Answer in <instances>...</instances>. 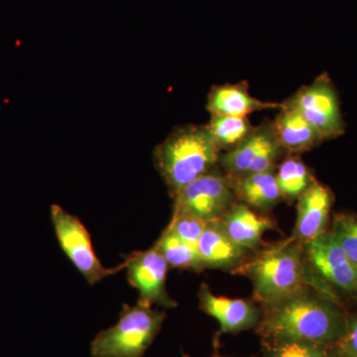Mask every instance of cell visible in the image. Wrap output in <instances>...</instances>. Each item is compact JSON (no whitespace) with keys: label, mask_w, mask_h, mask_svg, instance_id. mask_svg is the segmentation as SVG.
<instances>
[{"label":"cell","mask_w":357,"mask_h":357,"mask_svg":"<svg viewBox=\"0 0 357 357\" xmlns=\"http://www.w3.org/2000/svg\"><path fill=\"white\" fill-rule=\"evenodd\" d=\"M330 299L306 288L263 305L258 333L264 340H293L317 344L338 342L347 324Z\"/></svg>","instance_id":"obj_1"},{"label":"cell","mask_w":357,"mask_h":357,"mask_svg":"<svg viewBox=\"0 0 357 357\" xmlns=\"http://www.w3.org/2000/svg\"><path fill=\"white\" fill-rule=\"evenodd\" d=\"M234 271L250 279L255 299L262 305L283 299L307 286L333 298L330 288L310 271L304 245L293 237L258 251Z\"/></svg>","instance_id":"obj_2"},{"label":"cell","mask_w":357,"mask_h":357,"mask_svg":"<svg viewBox=\"0 0 357 357\" xmlns=\"http://www.w3.org/2000/svg\"><path fill=\"white\" fill-rule=\"evenodd\" d=\"M220 150L206 126H181L155 148L153 158L172 197L215 168Z\"/></svg>","instance_id":"obj_3"},{"label":"cell","mask_w":357,"mask_h":357,"mask_svg":"<svg viewBox=\"0 0 357 357\" xmlns=\"http://www.w3.org/2000/svg\"><path fill=\"white\" fill-rule=\"evenodd\" d=\"M165 312L139 304L124 305L119 323L102 331L93 340V357H143L165 319Z\"/></svg>","instance_id":"obj_4"},{"label":"cell","mask_w":357,"mask_h":357,"mask_svg":"<svg viewBox=\"0 0 357 357\" xmlns=\"http://www.w3.org/2000/svg\"><path fill=\"white\" fill-rule=\"evenodd\" d=\"M173 199V213L211 222L220 220L236 203V197L229 178L213 168L182 188Z\"/></svg>","instance_id":"obj_5"},{"label":"cell","mask_w":357,"mask_h":357,"mask_svg":"<svg viewBox=\"0 0 357 357\" xmlns=\"http://www.w3.org/2000/svg\"><path fill=\"white\" fill-rule=\"evenodd\" d=\"M51 220L61 248L91 285L126 268L124 262L115 268L103 266L93 250L88 229L58 204L51 206Z\"/></svg>","instance_id":"obj_6"},{"label":"cell","mask_w":357,"mask_h":357,"mask_svg":"<svg viewBox=\"0 0 357 357\" xmlns=\"http://www.w3.org/2000/svg\"><path fill=\"white\" fill-rule=\"evenodd\" d=\"M286 154L282 149L272 121L255 126L253 132L236 149L220 154L218 163L229 180L277 168V162Z\"/></svg>","instance_id":"obj_7"},{"label":"cell","mask_w":357,"mask_h":357,"mask_svg":"<svg viewBox=\"0 0 357 357\" xmlns=\"http://www.w3.org/2000/svg\"><path fill=\"white\" fill-rule=\"evenodd\" d=\"M283 103L297 110L318 131L323 140L344 132L337 91L325 75L317 77L312 84L303 86Z\"/></svg>","instance_id":"obj_8"},{"label":"cell","mask_w":357,"mask_h":357,"mask_svg":"<svg viewBox=\"0 0 357 357\" xmlns=\"http://www.w3.org/2000/svg\"><path fill=\"white\" fill-rule=\"evenodd\" d=\"M310 271L326 285L345 292H357V266L331 232H325L304 245Z\"/></svg>","instance_id":"obj_9"},{"label":"cell","mask_w":357,"mask_h":357,"mask_svg":"<svg viewBox=\"0 0 357 357\" xmlns=\"http://www.w3.org/2000/svg\"><path fill=\"white\" fill-rule=\"evenodd\" d=\"M128 280L139 291V304L152 307H176L166 290L169 264L156 248L131 253L126 258Z\"/></svg>","instance_id":"obj_10"},{"label":"cell","mask_w":357,"mask_h":357,"mask_svg":"<svg viewBox=\"0 0 357 357\" xmlns=\"http://www.w3.org/2000/svg\"><path fill=\"white\" fill-rule=\"evenodd\" d=\"M297 201L298 215L292 237L305 245L325 234L333 195L326 185L314 180Z\"/></svg>","instance_id":"obj_11"},{"label":"cell","mask_w":357,"mask_h":357,"mask_svg":"<svg viewBox=\"0 0 357 357\" xmlns=\"http://www.w3.org/2000/svg\"><path fill=\"white\" fill-rule=\"evenodd\" d=\"M199 307L218 321L223 333H239L257 326L261 312L250 301L213 295L203 284L198 293Z\"/></svg>","instance_id":"obj_12"},{"label":"cell","mask_w":357,"mask_h":357,"mask_svg":"<svg viewBox=\"0 0 357 357\" xmlns=\"http://www.w3.org/2000/svg\"><path fill=\"white\" fill-rule=\"evenodd\" d=\"M283 105V102H264L251 96L246 81L213 86L206 100L211 115L223 116L248 117L255 112L281 109Z\"/></svg>","instance_id":"obj_13"},{"label":"cell","mask_w":357,"mask_h":357,"mask_svg":"<svg viewBox=\"0 0 357 357\" xmlns=\"http://www.w3.org/2000/svg\"><path fill=\"white\" fill-rule=\"evenodd\" d=\"M222 229L239 248L253 251L261 243L263 234L276 229L274 220L256 213L243 203H234L220 220Z\"/></svg>","instance_id":"obj_14"},{"label":"cell","mask_w":357,"mask_h":357,"mask_svg":"<svg viewBox=\"0 0 357 357\" xmlns=\"http://www.w3.org/2000/svg\"><path fill=\"white\" fill-rule=\"evenodd\" d=\"M197 251L203 269L236 270L248 253L229 238L220 220L206 223Z\"/></svg>","instance_id":"obj_15"},{"label":"cell","mask_w":357,"mask_h":357,"mask_svg":"<svg viewBox=\"0 0 357 357\" xmlns=\"http://www.w3.org/2000/svg\"><path fill=\"white\" fill-rule=\"evenodd\" d=\"M284 105V103H283ZM277 140L287 155L310 151L323 140L309 121L294 109L284 105L272 121Z\"/></svg>","instance_id":"obj_16"},{"label":"cell","mask_w":357,"mask_h":357,"mask_svg":"<svg viewBox=\"0 0 357 357\" xmlns=\"http://www.w3.org/2000/svg\"><path fill=\"white\" fill-rule=\"evenodd\" d=\"M275 171L256 173L229 180L236 199L256 211H266L282 201Z\"/></svg>","instance_id":"obj_17"},{"label":"cell","mask_w":357,"mask_h":357,"mask_svg":"<svg viewBox=\"0 0 357 357\" xmlns=\"http://www.w3.org/2000/svg\"><path fill=\"white\" fill-rule=\"evenodd\" d=\"M277 184L282 199L293 202L298 199L314 182L309 168L298 155H288L275 171Z\"/></svg>","instance_id":"obj_18"},{"label":"cell","mask_w":357,"mask_h":357,"mask_svg":"<svg viewBox=\"0 0 357 357\" xmlns=\"http://www.w3.org/2000/svg\"><path fill=\"white\" fill-rule=\"evenodd\" d=\"M206 126L218 149L220 152L225 151V153L236 149L255 128L249 121L248 117L223 115H211V121Z\"/></svg>","instance_id":"obj_19"},{"label":"cell","mask_w":357,"mask_h":357,"mask_svg":"<svg viewBox=\"0 0 357 357\" xmlns=\"http://www.w3.org/2000/svg\"><path fill=\"white\" fill-rule=\"evenodd\" d=\"M154 246L163 255L170 267L195 271L203 270L197 248L178 238L169 229L164 230Z\"/></svg>","instance_id":"obj_20"},{"label":"cell","mask_w":357,"mask_h":357,"mask_svg":"<svg viewBox=\"0 0 357 357\" xmlns=\"http://www.w3.org/2000/svg\"><path fill=\"white\" fill-rule=\"evenodd\" d=\"M263 357H331L326 344L293 340H264Z\"/></svg>","instance_id":"obj_21"},{"label":"cell","mask_w":357,"mask_h":357,"mask_svg":"<svg viewBox=\"0 0 357 357\" xmlns=\"http://www.w3.org/2000/svg\"><path fill=\"white\" fill-rule=\"evenodd\" d=\"M331 234L357 266V215L347 213L335 215Z\"/></svg>","instance_id":"obj_22"},{"label":"cell","mask_w":357,"mask_h":357,"mask_svg":"<svg viewBox=\"0 0 357 357\" xmlns=\"http://www.w3.org/2000/svg\"><path fill=\"white\" fill-rule=\"evenodd\" d=\"M206 223L208 222L192 215L173 213L172 220L167 227V229L172 231L178 238L190 244L192 248H197Z\"/></svg>","instance_id":"obj_23"},{"label":"cell","mask_w":357,"mask_h":357,"mask_svg":"<svg viewBox=\"0 0 357 357\" xmlns=\"http://www.w3.org/2000/svg\"><path fill=\"white\" fill-rule=\"evenodd\" d=\"M338 342L345 356L357 357V318L347 325V331Z\"/></svg>","instance_id":"obj_24"},{"label":"cell","mask_w":357,"mask_h":357,"mask_svg":"<svg viewBox=\"0 0 357 357\" xmlns=\"http://www.w3.org/2000/svg\"><path fill=\"white\" fill-rule=\"evenodd\" d=\"M213 357H222V356H218V354H213Z\"/></svg>","instance_id":"obj_25"}]
</instances>
